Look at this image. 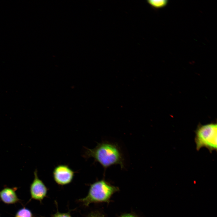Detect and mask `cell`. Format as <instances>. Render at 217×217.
Listing matches in <instances>:
<instances>
[{"label": "cell", "mask_w": 217, "mask_h": 217, "mask_svg": "<svg viewBox=\"0 0 217 217\" xmlns=\"http://www.w3.org/2000/svg\"><path fill=\"white\" fill-rule=\"evenodd\" d=\"M84 156L92 157L105 169L114 165L124 167V159L118 145L113 143L103 142L99 143L93 149H87Z\"/></svg>", "instance_id": "6da1fadb"}, {"label": "cell", "mask_w": 217, "mask_h": 217, "mask_svg": "<svg viewBox=\"0 0 217 217\" xmlns=\"http://www.w3.org/2000/svg\"><path fill=\"white\" fill-rule=\"evenodd\" d=\"M119 190L118 187L102 179L91 184L87 195L78 201L86 207L93 203H109L112 195Z\"/></svg>", "instance_id": "7a4b0ae2"}, {"label": "cell", "mask_w": 217, "mask_h": 217, "mask_svg": "<svg viewBox=\"0 0 217 217\" xmlns=\"http://www.w3.org/2000/svg\"><path fill=\"white\" fill-rule=\"evenodd\" d=\"M195 141L197 150L203 147L210 152L217 149V125L211 123L199 125L195 131Z\"/></svg>", "instance_id": "3957f363"}, {"label": "cell", "mask_w": 217, "mask_h": 217, "mask_svg": "<svg viewBox=\"0 0 217 217\" xmlns=\"http://www.w3.org/2000/svg\"><path fill=\"white\" fill-rule=\"evenodd\" d=\"M75 172L68 165H60L54 168L53 177L58 185H64L70 184L73 181Z\"/></svg>", "instance_id": "277c9868"}, {"label": "cell", "mask_w": 217, "mask_h": 217, "mask_svg": "<svg viewBox=\"0 0 217 217\" xmlns=\"http://www.w3.org/2000/svg\"><path fill=\"white\" fill-rule=\"evenodd\" d=\"M34 174V178L30 187L31 199L41 202L47 195L48 189L38 177L37 169L35 170Z\"/></svg>", "instance_id": "5b68a950"}, {"label": "cell", "mask_w": 217, "mask_h": 217, "mask_svg": "<svg viewBox=\"0 0 217 217\" xmlns=\"http://www.w3.org/2000/svg\"><path fill=\"white\" fill-rule=\"evenodd\" d=\"M16 188L5 187L0 191V199L4 203L13 204L19 200L15 192Z\"/></svg>", "instance_id": "8992f818"}, {"label": "cell", "mask_w": 217, "mask_h": 217, "mask_svg": "<svg viewBox=\"0 0 217 217\" xmlns=\"http://www.w3.org/2000/svg\"><path fill=\"white\" fill-rule=\"evenodd\" d=\"M147 2L152 7L156 9L165 7L168 3V0H148Z\"/></svg>", "instance_id": "52a82bcc"}, {"label": "cell", "mask_w": 217, "mask_h": 217, "mask_svg": "<svg viewBox=\"0 0 217 217\" xmlns=\"http://www.w3.org/2000/svg\"><path fill=\"white\" fill-rule=\"evenodd\" d=\"M15 217H33V215L30 209L24 207L17 211Z\"/></svg>", "instance_id": "ba28073f"}, {"label": "cell", "mask_w": 217, "mask_h": 217, "mask_svg": "<svg viewBox=\"0 0 217 217\" xmlns=\"http://www.w3.org/2000/svg\"><path fill=\"white\" fill-rule=\"evenodd\" d=\"M51 217H72L69 212L61 213L57 212L52 215Z\"/></svg>", "instance_id": "9c48e42d"}, {"label": "cell", "mask_w": 217, "mask_h": 217, "mask_svg": "<svg viewBox=\"0 0 217 217\" xmlns=\"http://www.w3.org/2000/svg\"><path fill=\"white\" fill-rule=\"evenodd\" d=\"M87 217H105L104 215L98 211H95L90 213Z\"/></svg>", "instance_id": "30bf717a"}, {"label": "cell", "mask_w": 217, "mask_h": 217, "mask_svg": "<svg viewBox=\"0 0 217 217\" xmlns=\"http://www.w3.org/2000/svg\"><path fill=\"white\" fill-rule=\"evenodd\" d=\"M119 217H139L137 215L132 213H127L122 215Z\"/></svg>", "instance_id": "8fae6325"}]
</instances>
